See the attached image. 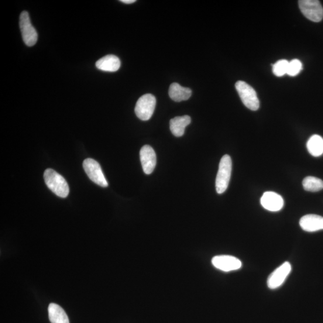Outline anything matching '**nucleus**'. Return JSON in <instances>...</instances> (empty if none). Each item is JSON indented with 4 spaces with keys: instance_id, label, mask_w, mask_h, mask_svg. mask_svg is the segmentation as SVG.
<instances>
[{
    "instance_id": "obj_13",
    "label": "nucleus",
    "mask_w": 323,
    "mask_h": 323,
    "mask_svg": "<svg viewBox=\"0 0 323 323\" xmlns=\"http://www.w3.org/2000/svg\"><path fill=\"white\" fill-rule=\"evenodd\" d=\"M120 61L118 57L113 55L106 56L96 63V67L98 69L107 72H115L120 67Z\"/></svg>"
},
{
    "instance_id": "obj_3",
    "label": "nucleus",
    "mask_w": 323,
    "mask_h": 323,
    "mask_svg": "<svg viewBox=\"0 0 323 323\" xmlns=\"http://www.w3.org/2000/svg\"><path fill=\"white\" fill-rule=\"evenodd\" d=\"M235 88L243 104L251 111H256L259 108V100L255 90L245 82L238 81Z\"/></svg>"
},
{
    "instance_id": "obj_9",
    "label": "nucleus",
    "mask_w": 323,
    "mask_h": 323,
    "mask_svg": "<svg viewBox=\"0 0 323 323\" xmlns=\"http://www.w3.org/2000/svg\"><path fill=\"white\" fill-rule=\"evenodd\" d=\"M211 262L213 266L224 272L238 270L242 266V262L239 259L229 255L215 256Z\"/></svg>"
},
{
    "instance_id": "obj_16",
    "label": "nucleus",
    "mask_w": 323,
    "mask_h": 323,
    "mask_svg": "<svg viewBox=\"0 0 323 323\" xmlns=\"http://www.w3.org/2000/svg\"><path fill=\"white\" fill-rule=\"evenodd\" d=\"M48 312L51 323H70L66 312L56 304L49 305Z\"/></svg>"
},
{
    "instance_id": "obj_1",
    "label": "nucleus",
    "mask_w": 323,
    "mask_h": 323,
    "mask_svg": "<svg viewBox=\"0 0 323 323\" xmlns=\"http://www.w3.org/2000/svg\"><path fill=\"white\" fill-rule=\"evenodd\" d=\"M44 179L48 188L58 197L65 198L69 194L70 189L65 178L52 169L44 173Z\"/></svg>"
},
{
    "instance_id": "obj_12",
    "label": "nucleus",
    "mask_w": 323,
    "mask_h": 323,
    "mask_svg": "<svg viewBox=\"0 0 323 323\" xmlns=\"http://www.w3.org/2000/svg\"><path fill=\"white\" fill-rule=\"evenodd\" d=\"M301 228L308 232L323 230V217L316 214H307L302 217L300 222Z\"/></svg>"
},
{
    "instance_id": "obj_11",
    "label": "nucleus",
    "mask_w": 323,
    "mask_h": 323,
    "mask_svg": "<svg viewBox=\"0 0 323 323\" xmlns=\"http://www.w3.org/2000/svg\"><path fill=\"white\" fill-rule=\"evenodd\" d=\"M261 205L268 211H280L284 206V200L279 194L274 192H266L260 199Z\"/></svg>"
},
{
    "instance_id": "obj_17",
    "label": "nucleus",
    "mask_w": 323,
    "mask_h": 323,
    "mask_svg": "<svg viewBox=\"0 0 323 323\" xmlns=\"http://www.w3.org/2000/svg\"><path fill=\"white\" fill-rule=\"evenodd\" d=\"M309 153L314 157H318L323 154V139L318 135L312 136L307 144Z\"/></svg>"
},
{
    "instance_id": "obj_19",
    "label": "nucleus",
    "mask_w": 323,
    "mask_h": 323,
    "mask_svg": "<svg viewBox=\"0 0 323 323\" xmlns=\"http://www.w3.org/2000/svg\"><path fill=\"white\" fill-rule=\"evenodd\" d=\"M288 63L289 62L286 60L277 61L273 66L274 74L277 77L283 76L285 74H287Z\"/></svg>"
},
{
    "instance_id": "obj_6",
    "label": "nucleus",
    "mask_w": 323,
    "mask_h": 323,
    "mask_svg": "<svg viewBox=\"0 0 323 323\" xmlns=\"http://www.w3.org/2000/svg\"><path fill=\"white\" fill-rule=\"evenodd\" d=\"M299 6L303 15L312 22H320L323 18V8L317 0H301Z\"/></svg>"
},
{
    "instance_id": "obj_21",
    "label": "nucleus",
    "mask_w": 323,
    "mask_h": 323,
    "mask_svg": "<svg viewBox=\"0 0 323 323\" xmlns=\"http://www.w3.org/2000/svg\"><path fill=\"white\" fill-rule=\"evenodd\" d=\"M125 4H132V3L136 2V0H121L120 1Z\"/></svg>"
},
{
    "instance_id": "obj_10",
    "label": "nucleus",
    "mask_w": 323,
    "mask_h": 323,
    "mask_svg": "<svg viewBox=\"0 0 323 323\" xmlns=\"http://www.w3.org/2000/svg\"><path fill=\"white\" fill-rule=\"evenodd\" d=\"M140 154L144 173L147 175L152 174L156 165V155L153 148L149 145L144 146Z\"/></svg>"
},
{
    "instance_id": "obj_20",
    "label": "nucleus",
    "mask_w": 323,
    "mask_h": 323,
    "mask_svg": "<svg viewBox=\"0 0 323 323\" xmlns=\"http://www.w3.org/2000/svg\"><path fill=\"white\" fill-rule=\"evenodd\" d=\"M302 70V64L301 62L297 59L291 60L288 65L287 74L290 76L294 77L297 75Z\"/></svg>"
},
{
    "instance_id": "obj_2",
    "label": "nucleus",
    "mask_w": 323,
    "mask_h": 323,
    "mask_svg": "<svg viewBox=\"0 0 323 323\" xmlns=\"http://www.w3.org/2000/svg\"><path fill=\"white\" fill-rule=\"evenodd\" d=\"M232 163L228 154L223 156L220 162L219 168L216 180V188L218 194H222L227 190L231 179Z\"/></svg>"
},
{
    "instance_id": "obj_18",
    "label": "nucleus",
    "mask_w": 323,
    "mask_h": 323,
    "mask_svg": "<svg viewBox=\"0 0 323 323\" xmlns=\"http://www.w3.org/2000/svg\"><path fill=\"white\" fill-rule=\"evenodd\" d=\"M302 184L306 191L316 192L323 190V181L315 177L309 176L305 178Z\"/></svg>"
},
{
    "instance_id": "obj_8",
    "label": "nucleus",
    "mask_w": 323,
    "mask_h": 323,
    "mask_svg": "<svg viewBox=\"0 0 323 323\" xmlns=\"http://www.w3.org/2000/svg\"><path fill=\"white\" fill-rule=\"evenodd\" d=\"M291 271V265L289 262H286L282 264L268 277L267 281L268 287L271 289H276L280 287L286 280Z\"/></svg>"
},
{
    "instance_id": "obj_15",
    "label": "nucleus",
    "mask_w": 323,
    "mask_h": 323,
    "mask_svg": "<svg viewBox=\"0 0 323 323\" xmlns=\"http://www.w3.org/2000/svg\"><path fill=\"white\" fill-rule=\"evenodd\" d=\"M170 97L176 102L187 100L192 95L191 89L184 88L177 83H173L170 85L169 89Z\"/></svg>"
},
{
    "instance_id": "obj_4",
    "label": "nucleus",
    "mask_w": 323,
    "mask_h": 323,
    "mask_svg": "<svg viewBox=\"0 0 323 323\" xmlns=\"http://www.w3.org/2000/svg\"><path fill=\"white\" fill-rule=\"evenodd\" d=\"M156 104L154 96L147 94L141 97L137 101L135 113L137 117L144 121L149 120L153 114Z\"/></svg>"
},
{
    "instance_id": "obj_7",
    "label": "nucleus",
    "mask_w": 323,
    "mask_h": 323,
    "mask_svg": "<svg viewBox=\"0 0 323 323\" xmlns=\"http://www.w3.org/2000/svg\"><path fill=\"white\" fill-rule=\"evenodd\" d=\"M83 167L88 176L95 184L102 187H107L108 182L106 181L104 174L102 173L100 165L98 162L88 158L84 161Z\"/></svg>"
},
{
    "instance_id": "obj_14",
    "label": "nucleus",
    "mask_w": 323,
    "mask_h": 323,
    "mask_svg": "<svg viewBox=\"0 0 323 323\" xmlns=\"http://www.w3.org/2000/svg\"><path fill=\"white\" fill-rule=\"evenodd\" d=\"M191 118L190 116L176 117L170 120V130L174 136L180 137L184 133L185 127L190 124Z\"/></svg>"
},
{
    "instance_id": "obj_5",
    "label": "nucleus",
    "mask_w": 323,
    "mask_h": 323,
    "mask_svg": "<svg viewBox=\"0 0 323 323\" xmlns=\"http://www.w3.org/2000/svg\"><path fill=\"white\" fill-rule=\"evenodd\" d=\"M19 26L24 43L29 47L35 45L38 34L31 22L29 13L23 11L20 15Z\"/></svg>"
}]
</instances>
